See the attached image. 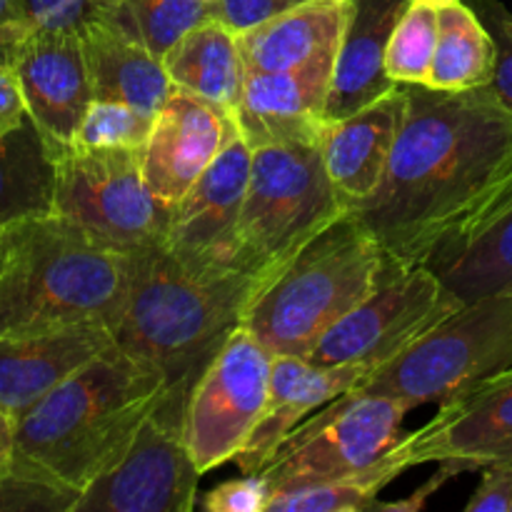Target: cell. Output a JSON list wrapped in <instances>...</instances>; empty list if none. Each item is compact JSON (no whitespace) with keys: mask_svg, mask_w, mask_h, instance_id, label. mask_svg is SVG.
I'll return each mask as SVG.
<instances>
[{"mask_svg":"<svg viewBox=\"0 0 512 512\" xmlns=\"http://www.w3.org/2000/svg\"><path fill=\"white\" fill-rule=\"evenodd\" d=\"M350 210L353 205L325 170L320 145L255 148L238 223V270L263 285L305 243Z\"/></svg>","mask_w":512,"mask_h":512,"instance_id":"8992f818","label":"cell"},{"mask_svg":"<svg viewBox=\"0 0 512 512\" xmlns=\"http://www.w3.org/2000/svg\"><path fill=\"white\" fill-rule=\"evenodd\" d=\"M410 463L400 440L368 468L323 483L295 485L270 495L265 512H360L373 510L378 493L393 483Z\"/></svg>","mask_w":512,"mask_h":512,"instance_id":"4316f807","label":"cell"},{"mask_svg":"<svg viewBox=\"0 0 512 512\" xmlns=\"http://www.w3.org/2000/svg\"><path fill=\"white\" fill-rule=\"evenodd\" d=\"M510 512H512V503H510Z\"/></svg>","mask_w":512,"mask_h":512,"instance_id":"f6af8a7d","label":"cell"},{"mask_svg":"<svg viewBox=\"0 0 512 512\" xmlns=\"http://www.w3.org/2000/svg\"><path fill=\"white\" fill-rule=\"evenodd\" d=\"M470 468L468 463H460V460H440V470L433 475L430 480H425L423 485H420L415 493H410V498L405 500H393V503H378L375 500L373 510H385V512H418L425 508V503H428L430 498H433L435 493H438L443 485H448L450 480L458 478V475L468 473Z\"/></svg>","mask_w":512,"mask_h":512,"instance_id":"74e56055","label":"cell"},{"mask_svg":"<svg viewBox=\"0 0 512 512\" xmlns=\"http://www.w3.org/2000/svg\"><path fill=\"white\" fill-rule=\"evenodd\" d=\"M350 0H308L238 35L248 73H285L338 53Z\"/></svg>","mask_w":512,"mask_h":512,"instance_id":"603a6c76","label":"cell"},{"mask_svg":"<svg viewBox=\"0 0 512 512\" xmlns=\"http://www.w3.org/2000/svg\"><path fill=\"white\" fill-rule=\"evenodd\" d=\"M218 18V3L208 0H113L103 23L115 25L143 43L160 60L195 25Z\"/></svg>","mask_w":512,"mask_h":512,"instance_id":"f1b7e54d","label":"cell"},{"mask_svg":"<svg viewBox=\"0 0 512 512\" xmlns=\"http://www.w3.org/2000/svg\"><path fill=\"white\" fill-rule=\"evenodd\" d=\"M113 0H20V23L30 30L80 33L105 18Z\"/></svg>","mask_w":512,"mask_h":512,"instance_id":"d6a6232c","label":"cell"},{"mask_svg":"<svg viewBox=\"0 0 512 512\" xmlns=\"http://www.w3.org/2000/svg\"><path fill=\"white\" fill-rule=\"evenodd\" d=\"M155 115L118 100H93L75 130L73 148L143 150Z\"/></svg>","mask_w":512,"mask_h":512,"instance_id":"4dcf8cb0","label":"cell"},{"mask_svg":"<svg viewBox=\"0 0 512 512\" xmlns=\"http://www.w3.org/2000/svg\"><path fill=\"white\" fill-rule=\"evenodd\" d=\"M78 498V493L23 473L15 465L0 478V512H73Z\"/></svg>","mask_w":512,"mask_h":512,"instance_id":"1f68e13d","label":"cell"},{"mask_svg":"<svg viewBox=\"0 0 512 512\" xmlns=\"http://www.w3.org/2000/svg\"><path fill=\"white\" fill-rule=\"evenodd\" d=\"M485 25L495 40V75L490 88L505 108L512 110V15L495 0H483Z\"/></svg>","mask_w":512,"mask_h":512,"instance_id":"836d02e7","label":"cell"},{"mask_svg":"<svg viewBox=\"0 0 512 512\" xmlns=\"http://www.w3.org/2000/svg\"><path fill=\"white\" fill-rule=\"evenodd\" d=\"M0 263H3V245H0Z\"/></svg>","mask_w":512,"mask_h":512,"instance_id":"ee69618b","label":"cell"},{"mask_svg":"<svg viewBox=\"0 0 512 512\" xmlns=\"http://www.w3.org/2000/svg\"><path fill=\"white\" fill-rule=\"evenodd\" d=\"M80 40L93 100H118L148 115L163 108L173 83L158 55L103 20L80 30Z\"/></svg>","mask_w":512,"mask_h":512,"instance_id":"7402d4cb","label":"cell"},{"mask_svg":"<svg viewBox=\"0 0 512 512\" xmlns=\"http://www.w3.org/2000/svg\"><path fill=\"white\" fill-rule=\"evenodd\" d=\"M235 135L238 123L233 115L173 88L155 113L153 128L140 150L150 190L173 208Z\"/></svg>","mask_w":512,"mask_h":512,"instance_id":"2e32d148","label":"cell"},{"mask_svg":"<svg viewBox=\"0 0 512 512\" xmlns=\"http://www.w3.org/2000/svg\"><path fill=\"white\" fill-rule=\"evenodd\" d=\"M433 270L463 303L512 290V205L468 248Z\"/></svg>","mask_w":512,"mask_h":512,"instance_id":"83f0119b","label":"cell"},{"mask_svg":"<svg viewBox=\"0 0 512 512\" xmlns=\"http://www.w3.org/2000/svg\"><path fill=\"white\" fill-rule=\"evenodd\" d=\"M163 390V375L113 345L20 415L13 465L80 495L123 458Z\"/></svg>","mask_w":512,"mask_h":512,"instance_id":"7a4b0ae2","label":"cell"},{"mask_svg":"<svg viewBox=\"0 0 512 512\" xmlns=\"http://www.w3.org/2000/svg\"><path fill=\"white\" fill-rule=\"evenodd\" d=\"M480 485L468 500V512H510L512 460H498L480 468Z\"/></svg>","mask_w":512,"mask_h":512,"instance_id":"8d00e7d4","label":"cell"},{"mask_svg":"<svg viewBox=\"0 0 512 512\" xmlns=\"http://www.w3.org/2000/svg\"><path fill=\"white\" fill-rule=\"evenodd\" d=\"M25 25L23 23H13V25H5V28H0V58L5 60V53H8L10 45L15 43V40L20 38V35L25 33Z\"/></svg>","mask_w":512,"mask_h":512,"instance_id":"60d3db41","label":"cell"},{"mask_svg":"<svg viewBox=\"0 0 512 512\" xmlns=\"http://www.w3.org/2000/svg\"><path fill=\"white\" fill-rule=\"evenodd\" d=\"M260 280L190 268L165 243L128 255V293L113 340L190 395L225 340L243 325Z\"/></svg>","mask_w":512,"mask_h":512,"instance_id":"3957f363","label":"cell"},{"mask_svg":"<svg viewBox=\"0 0 512 512\" xmlns=\"http://www.w3.org/2000/svg\"><path fill=\"white\" fill-rule=\"evenodd\" d=\"M55 160L33 120L0 140V228L30 215L53 213Z\"/></svg>","mask_w":512,"mask_h":512,"instance_id":"484cf974","label":"cell"},{"mask_svg":"<svg viewBox=\"0 0 512 512\" xmlns=\"http://www.w3.org/2000/svg\"><path fill=\"white\" fill-rule=\"evenodd\" d=\"M495 40L488 25L473 13V8L450 3L440 8L438 48L430 65L428 88L460 93V90L485 88L495 75Z\"/></svg>","mask_w":512,"mask_h":512,"instance_id":"d4e9b609","label":"cell"},{"mask_svg":"<svg viewBox=\"0 0 512 512\" xmlns=\"http://www.w3.org/2000/svg\"><path fill=\"white\" fill-rule=\"evenodd\" d=\"M53 213L133 255L165 243L173 208L150 190L140 150L70 148L55 160Z\"/></svg>","mask_w":512,"mask_h":512,"instance_id":"ba28073f","label":"cell"},{"mask_svg":"<svg viewBox=\"0 0 512 512\" xmlns=\"http://www.w3.org/2000/svg\"><path fill=\"white\" fill-rule=\"evenodd\" d=\"M410 465L460 460L473 470L512 460V368L440 403V413L400 438Z\"/></svg>","mask_w":512,"mask_h":512,"instance_id":"9a60e30c","label":"cell"},{"mask_svg":"<svg viewBox=\"0 0 512 512\" xmlns=\"http://www.w3.org/2000/svg\"><path fill=\"white\" fill-rule=\"evenodd\" d=\"M15 425L18 420L0 408V478H5L15 463Z\"/></svg>","mask_w":512,"mask_h":512,"instance_id":"ab89813d","label":"cell"},{"mask_svg":"<svg viewBox=\"0 0 512 512\" xmlns=\"http://www.w3.org/2000/svg\"><path fill=\"white\" fill-rule=\"evenodd\" d=\"M5 60L18 75L28 118L50 158L58 160L73 148L75 130L93 103L80 33L28 28L10 45Z\"/></svg>","mask_w":512,"mask_h":512,"instance_id":"5bb4252c","label":"cell"},{"mask_svg":"<svg viewBox=\"0 0 512 512\" xmlns=\"http://www.w3.org/2000/svg\"><path fill=\"white\" fill-rule=\"evenodd\" d=\"M113 345V333L103 325L25 338L0 335V408L18 420L75 370Z\"/></svg>","mask_w":512,"mask_h":512,"instance_id":"44dd1931","label":"cell"},{"mask_svg":"<svg viewBox=\"0 0 512 512\" xmlns=\"http://www.w3.org/2000/svg\"><path fill=\"white\" fill-rule=\"evenodd\" d=\"M250 165L253 148L238 133L173 205L165 245L190 268L240 273L238 223L248 193Z\"/></svg>","mask_w":512,"mask_h":512,"instance_id":"4fadbf2b","label":"cell"},{"mask_svg":"<svg viewBox=\"0 0 512 512\" xmlns=\"http://www.w3.org/2000/svg\"><path fill=\"white\" fill-rule=\"evenodd\" d=\"M370 373L373 368L358 363L318 365L298 355H275L265 408L233 463L243 475H258L305 415L355 390Z\"/></svg>","mask_w":512,"mask_h":512,"instance_id":"ac0fdd59","label":"cell"},{"mask_svg":"<svg viewBox=\"0 0 512 512\" xmlns=\"http://www.w3.org/2000/svg\"><path fill=\"white\" fill-rule=\"evenodd\" d=\"M303 3H308V0H218V18L235 35H243L258 28L265 20L275 18L285 10L298 8Z\"/></svg>","mask_w":512,"mask_h":512,"instance_id":"d590c367","label":"cell"},{"mask_svg":"<svg viewBox=\"0 0 512 512\" xmlns=\"http://www.w3.org/2000/svg\"><path fill=\"white\" fill-rule=\"evenodd\" d=\"M0 335L25 338L80 325H118L128 255L55 213L0 228Z\"/></svg>","mask_w":512,"mask_h":512,"instance_id":"277c9868","label":"cell"},{"mask_svg":"<svg viewBox=\"0 0 512 512\" xmlns=\"http://www.w3.org/2000/svg\"><path fill=\"white\" fill-rule=\"evenodd\" d=\"M423 3H433V5H438V8H443V5L458 3V0H423Z\"/></svg>","mask_w":512,"mask_h":512,"instance_id":"7bdbcfd3","label":"cell"},{"mask_svg":"<svg viewBox=\"0 0 512 512\" xmlns=\"http://www.w3.org/2000/svg\"><path fill=\"white\" fill-rule=\"evenodd\" d=\"M188 395L165 388L123 458L80 493L73 512H193L200 470L185 440Z\"/></svg>","mask_w":512,"mask_h":512,"instance_id":"30bf717a","label":"cell"},{"mask_svg":"<svg viewBox=\"0 0 512 512\" xmlns=\"http://www.w3.org/2000/svg\"><path fill=\"white\" fill-rule=\"evenodd\" d=\"M408 110V88L375 100L368 108L340 120H328L320 138L325 170L350 205L373 198L388 170L395 140Z\"/></svg>","mask_w":512,"mask_h":512,"instance_id":"ffe728a7","label":"cell"},{"mask_svg":"<svg viewBox=\"0 0 512 512\" xmlns=\"http://www.w3.org/2000/svg\"><path fill=\"white\" fill-rule=\"evenodd\" d=\"M408 110L373 198L353 208L395 265H438L512 205V110L490 85H405Z\"/></svg>","mask_w":512,"mask_h":512,"instance_id":"6da1fadb","label":"cell"},{"mask_svg":"<svg viewBox=\"0 0 512 512\" xmlns=\"http://www.w3.org/2000/svg\"><path fill=\"white\" fill-rule=\"evenodd\" d=\"M333 55H320L285 73H248L240 100L238 133L250 148L305 143L320 145Z\"/></svg>","mask_w":512,"mask_h":512,"instance_id":"e0dca14e","label":"cell"},{"mask_svg":"<svg viewBox=\"0 0 512 512\" xmlns=\"http://www.w3.org/2000/svg\"><path fill=\"white\" fill-rule=\"evenodd\" d=\"M408 413L410 408L400 400L350 390L300 423L258 475L273 495L358 473L398 443Z\"/></svg>","mask_w":512,"mask_h":512,"instance_id":"9c48e42d","label":"cell"},{"mask_svg":"<svg viewBox=\"0 0 512 512\" xmlns=\"http://www.w3.org/2000/svg\"><path fill=\"white\" fill-rule=\"evenodd\" d=\"M510 368L512 290H505L463 303L403 353L378 365L355 390L400 400L413 410L445 403Z\"/></svg>","mask_w":512,"mask_h":512,"instance_id":"52a82bcc","label":"cell"},{"mask_svg":"<svg viewBox=\"0 0 512 512\" xmlns=\"http://www.w3.org/2000/svg\"><path fill=\"white\" fill-rule=\"evenodd\" d=\"M173 88L208 100L228 115H238L243 100L245 58L238 35L220 18H208L185 33L163 58Z\"/></svg>","mask_w":512,"mask_h":512,"instance_id":"cb8c5ba5","label":"cell"},{"mask_svg":"<svg viewBox=\"0 0 512 512\" xmlns=\"http://www.w3.org/2000/svg\"><path fill=\"white\" fill-rule=\"evenodd\" d=\"M463 305L430 265H395L385 258L373 293L320 338L308 360L318 365H378L403 353L438 320Z\"/></svg>","mask_w":512,"mask_h":512,"instance_id":"8fae6325","label":"cell"},{"mask_svg":"<svg viewBox=\"0 0 512 512\" xmlns=\"http://www.w3.org/2000/svg\"><path fill=\"white\" fill-rule=\"evenodd\" d=\"M270 488L260 475H243L238 480L215 485L205 493L203 508L208 512H265Z\"/></svg>","mask_w":512,"mask_h":512,"instance_id":"e575fe53","label":"cell"},{"mask_svg":"<svg viewBox=\"0 0 512 512\" xmlns=\"http://www.w3.org/2000/svg\"><path fill=\"white\" fill-rule=\"evenodd\" d=\"M275 355L240 325L185 403V440L200 475L235 458L265 408Z\"/></svg>","mask_w":512,"mask_h":512,"instance_id":"7c38bea8","label":"cell"},{"mask_svg":"<svg viewBox=\"0 0 512 512\" xmlns=\"http://www.w3.org/2000/svg\"><path fill=\"white\" fill-rule=\"evenodd\" d=\"M440 8L413 0L390 35L385 70L400 85H425L438 48Z\"/></svg>","mask_w":512,"mask_h":512,"instance_id":"f546056e","label":"cell"},{"mask_svg":"<svg viewBox=\"0 0 512 512\" xmlns=\"http://www.w3.org/2000/svg\"><path fill=\"white\" fill-rule=\"evenodd\" d=\"M28 118L18 75L8 60L0 58V140L13 133Z\"/></svg>","mask_w":512,"mask_h":512,"instance_id":"f35d334b","label":"cell"},{"mask_svg":"<svg viewBox=\"0 0 512 512\" xmlns=\"http://www.w3.org/2000/svg\"><path fill=\"white\" fill-rule=\"evenodd\" d=\"M383 268V245L350 210L258 285L243 328L273 355L310 358L320 338L373 293Z\"/></svg>","mask_w":512,"mask_h":512,"instance_id":"5b68a950","label":"cell"},{"mask_svg":"<svg viewBox=\"0 0 512 512\" xmlns=\"http://www.w3.org/2000/svg\"><path fill=\"white\" fill-rule=\"evenodd\" d=\"M410 3L413 0H350L330 75L325 118H348L398 88L400 83L385 70V53Z\"/></svg>","mask_w":512,"mask_h":512,"instance_id":"d6986e66","label":"cell"},{"mask_svg":"<svg viewBox=\"0 0 512 512\" xmlns=\"http://www.w3.org/2000/svg\"><path fill=\"white\" fill-rule=\"evenodd\" d=\"M20 23V0H0V28Z\"/></svg>","mask_w":512,"mask_h":512,"instance_id":"b9f144b4","label":"cell"}]
</instances>
